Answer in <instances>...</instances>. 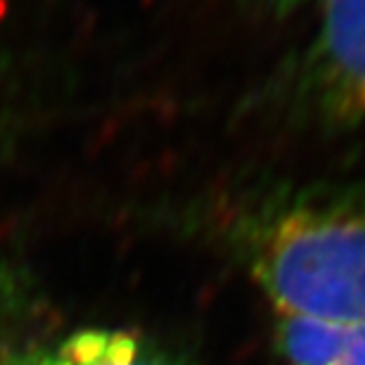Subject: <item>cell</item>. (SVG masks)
<instances>
[{"mask_svg":"<svg viewBox=\"0 0 365 365\" xmlns=\"http://www.w3.org/2000/svg\"><path fill=\"white\" fill-rule=\"evenodd\" d=\"M0 365H180L135 332L81 330Z\"/></svg>","mask_w":365,"mask_h":365,"instance_id":"3957f363","label":"cell"},{"mask_svg":"<svg viewBox=\"0 0 365 365\" xmlns=\"http://www.w3.org/2000/svg\"><path fill=\"white\" fill-rule=\"evenodd\" d=\"M275 344L284 365H365V320L275 316Z\"/></svg>","mask_w":365,"mask_h":365,"instance_id":"277c9868","label":"cell"},{"mask_svg":"<svg viewBox=\"0 0 365 365\" xmlns=\"http://www.w3.org/2000/svg\"><path fill=\"white\" fill-rule=\"evenodd\" d=\"M7 102H10V86H7V71H5V64L0 60V140H3V133L7 128Z\"/></svg>","mask_w":365,"mask_h":365,"instance_id":"8992f818","label":"cell"},{"mask_svg":"<svg viewBox=\"0 0 365 365\" xmlns=\"http://www.w3.org/2000/svg\"><path fill=\"white\" fill-rule=\"evenodd\" d=\"M250 12L264 14V17H289L304 7H311L316 0H240Z\"/></svg>","mask_w":365,"mask_h":365,"instance_id":"5b68a950","label":"cell"},{"mask_svg":"<svg viewBox=\"0 0 365 365\" xmlns=\"http://www.w3.org/2000/svg\"><path fill=\"white\" fill-rule=\"evenodd\" d=\"M309 36L268 78L261 105L292 126L365 135V0H316Z\"/></svg>","mask_w":365,"mask_h":365,"instance_id":"7a4b0ae2","label":"cell"},{"mask_svg":"<svg viewBox=\"0 0 365 365\" xmlns=\"http://www.w3.org/2000/svg\"><path fill=\"white\" fill-rule=\"evenodd\" d=\"M225 232L275 316L365 320V180L254 182Z\"/></svg>","mask_w":365,"mask_h":365,"instance_id":"6da1fadb","label":"cell"}]
</instances>
